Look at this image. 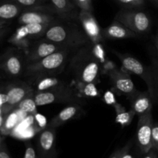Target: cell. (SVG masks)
Listing matches in <instances>:
<instances>
[{"instance_id":"obj_1","label":"cell","mask_w":158,"mask_h":158,"mask_svg":"<svg viewBox=\"0 0 158 158\" xmlns=\"http://www.w3.org/2000/svg\"><path fill=\"white\" fill-rule=\"evenodd\" d=\"M94 44L89 43L73 50L67 64L68 71L77 85L100 82L101 66Z\"/></svg>"},{"instance_id":"obj_2","label":"cell","mask_w":158,"mask_h":158,"mask_svg":"<svg viewBox=\"0 0 158 158\" xmlns=\"http://www.w3.org/2000/svg\"><path fill=\"white\" fill-rule=\"evenodd\" d=\"M44 37L73 51L90 43L79 22L63 19L52 23Z\"/></svg>"},{"instance_id":"obj_3","label":"cell","mask_w":158,"mask_h":158,"mask_svg":"<svg viewBox=\"0 0 158 158\" xmlns=\"http://www.w3.org/2000/svg\"><path fill=\"white\" fill-rule=\"evenodd\" d=\"M72 53L71 50H63L36 62L27 64L25 74L32 80L43 76L57 75L67 65Z\"/></svg>"},{"instance_id":"obj_4","label":"cell","mask_w":158,"mask_h":158,"mask_svg":"<svg viewBox=\"0 0 158 158\" xmlns=\"http://www.w3.org/2000/svg\"><path fill=\"white\" fill-rule=\"evenodd\" d=\"M113 52L120 60L123 67L122 68L123 70H125L129 74L131 73L136 74L146 83L148 86V91L151 94L154 103L157 102V92H156L154 76L151 67H147L140 60L131 55L121 54L116 50H113Z\"/></svg>"},{"instance_id":"obj_5","label":"cell","mask_w":158,"mask_h":158,"mask_svg":"<svg viewBox=\"0 0 158 158\" xmlns=\"http://www.w3.org/2000/svg\"><path fill=\"white\" fill-rule=\"evenodd\" d=\"M34 99L37 106L54 103H77L83 105L84 101L77 94L70 85H63L49 91L34 92Z\"/></svg>"},{"instance_id":"obj_6","label":"cell","mask_w":158,"mask_h":158,"mask_svg":"<svg viewBox=\"0 0 158 158\" xmlns=\"http://www.w3.org/2000/svg\"><path fill=\"white\" fill-rule=\"evenodd\" d=\"M52 23H30L21 25L9 39V42L21 50L26 51L32 42L44 37Z\"/></svg>"},{"instance_id":"obj_7","label":"cell","mask_w":158,"mask_h":158,"mask_svg":"<svg viewBox=\"0 0 158 158\" xmlns=\"http://www.w3.org/2000/svg\"><path fill=\"white\" fill-rule=\"evenodd\" d=\"M114 20L121 23L137 35L149 32L152 24L149 15L137 9H121L117 12Z\"/></svg>"},{"instance_id":"obj_8","label":"cell","mask_w":158,"mask_h":158,"mask_svg":"<svg viewBox=\"0 0 158 158\" xmlns=\"http://www.w3.org/2000/svg\"><path fill=\"white\" fill-rule=\"evenodd\" d=\"M56 10L51 3L24 9L18 18L20 25L30 23H53L60 20Z\"/></svg>"},{"instance_id":"obj_9","label":"cell","mask_w":158,"mask_h":158,"mask_svg":"<svg viewBox=\"0 0 158 158\" xmlns=\"http://www.w3.org/2000/svg\"><path fill=\"white\" fill-rule=\"evenodd\" d=\"M26 57L21 50L9 49L0 57V68L11 77H19L25 74Z\"/></svg>"},{"instance_id":"obj_10","label":"cell","mask_w":158,"mask_h":158,"mask_svg":"<svg viewBox=\"0 0 158 158\" xmlns=\"http://www.w3.org/2000/svg\"><path fill=\"white\" fill-rule=\"evenodd\" d=\"M4 92L6 93L7 102L2 107V113L9 115L17 105L27 96L33 94L34 90L29 84L23 81L14 82L6 86Z\"/></svg>"},{"instance_id":"obj_11","label":"cell","mask_w":158,"mask_h":158,"mask_svg":"<svg viewBox=\"0 0 158 158\" xmlns=\"http://www.w3.org/2000/svg\"><path fill=\"white\" fill-rule=\"evenodd\" d=\"M66 50L60 45L43 37L39 40L32 42V44L29 46L26 52V64H30L36 62L53 53Z\"/></svg>"},{"instance_id":"obj_12","label":"cell","mask_w":158,"mask_h":158,"mask_svg":"<svg viewBox=\"0 0 158 158\" xmlns=\"http://www.w3.org/2000/svg\"><path fill=\"white\" fill-rule=\"evenodd\" d=\"M36 153L38 158H57L56 129L46 126L36 137Z\"/></svg>"},{"instance_id":"obj_13","label":"cell","mask_w":158,"mask_h":158,"mask_svg":"<svg viewBox=\"0 0 158 158\" xmlns=\"http://www.w3.org/2000/svg\"><path fill=\"white\" fill-rule=\"evenodd\" d=\"M152 112L138 116L137 129V145L140 152L143 154L150 151L152 147V129H153Z\"/></svg>"},{"instance_id":"obj_14","label":"cell","mask_w":158,"mask_h":158,"mask_svg":"<svg viewBox=\"0 0 158 158\" xmlns=\"http://www.w3.org/2000/svg\"><path fill=\"white\" fill-rule=\"evenodd\" d=\"M108 76L114 89L120 94H125L127 99L137 91L129 73L123 68H112L108 71Z\"/></svg>"},{"instance_id":"obj_15","label":"cell","mask_w":158,"mask_h":158,"mask_svg":"<svg viewBox=\"0 0 158 158\" xmlns=\"http://www.w3.org/2000/svg\"><path fill=\"white\" fill-rule=\"evenodd\" d=\"M78 22L88 37L90 43L93 44H98L103 41V29H101L97 21L93 12L80 10L79 14Z\"/></svg>"},{"instance_id":"obj_16","label":"cell","mask_w":158,"mask_h":158,"mask_svg":"<svg viewBox=\"0 0 158 158\" xmlns=\"http://www.w3.org/2000/svg\"><path fill=\"white\" fill-rule=\"evenodd\" d=\"M83 114H84L83 105L77 103L69 104L49 121L47 126L56 129L69 121L78 119Z\"/></svg>"},{"instance_id":"obj_17","label":"cell","mask_w":158,"mask_h":158,"mask_svg":"<svg viewBox=\"0 0 158 158\" xmlns=\"http://www.w3.org/2000/svg\"><path fill=\"white\" fill-rule=\"evenodd\" d=\"M131 102V109L138 116L152 112L153 101L151 94L147 91H140L137 90L134 94L128 98Z\"/></svg>"},{"instance_id":"obj_18","label":"cell","mask_w":158,"mask_h":158,"mask_svg":"<svg viewBox=\"0 0 158 158\" xmlns=\"http://www.w3.org/2000/svg\"><path fill=\"white\" fill-rule=\"evenodd\" d=\"M60 19L78 22L80 9L72 0H49Z\"/></svg>"},{"instance_id":"obj_19","label":"cell","mask_w":158,"mask_h":158,"mask_svg":"<svg viewBox=\"0 0 158 158\" xmlns=\"http://www.w3.org/2000/svg\"><path fill=\"white\" fill-rule=\"evenodd\" d=\"M103 36L104 39H129L134 38L137 34L128 29L117 20H114L110 26L103 29Z\"/></svg>"},{"instance_id":"obj_20","label":"cell","mask_w":158,"mask_h":158,"mask_svg":"<svg viewBox=\"0 0 158 158\" xmlns=\"http://www.w3.org/2000/svg\"><path fill=\"white\" fill-rule=\"evenodd\" d=\"M32 81H33V86L32 87L34 90V92L49 91L63 85H68L67 81H66L63 78L57 77V75L43 76Z\"/></svg>"},{"instance_id":"obj_21","label":"cell","mask_w":158,"mask_h":158,"mask_svg":"<svg viewBox=\"0 0 158 158\" xmlns=\"http://www.w3.org/2000/svg\"><path fill=\"white\" fill-rule=\"evenodd\" d=\"M112 105L115 109L116 122L120 124L122 127L129 125L135 116V113L131 109H130L129 111L127 110L124 106H123L121 104L118 103V102H115L114 103H113Z\"/></svg>"},{"instance_id":"obj_22","label":"cell","mask_w":158,"mask_h":158,"mask_svg":"<svg viewBox=\"0 0 158 158\" xmlns=\"http://www.w3.org/2000/svg\"><path fill=\"white\" fill-rule=\"evenodd\" d=\"M23 8L14 2H0V20H9L19 16Z\"/></svg>"},{"instance_id":"obj_23","label":"cell","mask_w":158,"mask_h":158,"mask_svg":"<svg viewBox=\"0 0 158 158\" xmlns=\"http://www.w3.org/2000/svg\"><path fill=\"white\" fill-rule=\"evenodd\" d=\"M34 93L27 96L26 99H23L15 108L21 110L22 112L27 114L35 115L37 113V105L34 99Z\"/></svg>"},{"instance_id":"obj_24","label":"cell","mask_w":158,"mask_h":158,"mask_svg":"<svg viewBox=\"0 0 158 158\" xmlns=\"http://www.w3.org/2000/svg\"><path fill=\"white\" fill-rule=\"evenodd\" d=\"M12 2L19 5L24 9L35 7L46 4L49 0H11Z\"/></svg>"},{"instance_id":"obj_25","label":"cell","mask_w":158,"mask_h":158,"mask_svg":"<svg viewBox=\"0 0 158 158\" xmlns=\"http://www.w3.org/2000/svg\"><path fill=\"white\" fill-rule=\"evenodd\" d=\"M17 116L14 113H12V115L9 116L8 115L7 117H6V121H5V123L3 125V126L2 127L1 131L2 133L3 134H9L11 132V130L12 129L14 126L15 125V124L17 123Z\"/></svg>"},{"instance_id":"obj_26","label":"cell","mask_w":158,"mask_h":158,"mask_svg":"<svg viewBox=\"0 0 158 158\" xmlns=\"http://www.w3.org/2000/svg\"><path fill=\"white\" fill-rule=\"evenodd\" d=\"M124 9H140L144 6V0H117Z\"/></svg>"},{"instance_id":"obj_27","label":"cell","mask_w":158,"mask_h":158,"mask_svg":"<svg viewBox=\"0 0 158 158\" xmlns=\"http://www.w3.org/2000/svg\"><path fill=\"white\" fill-rule=\"evenodd\" d=\"M150 67H151L153 76H154L156 92H157V102H158V60L154 55L151 58V64Z\"/></svg>"},{"instance_id":"obj_28","label":"cell","mask_w":158,"mask_h":158,"mask_svg":"<svg viewBox=\"0 0 158 158\" xmlns=\"http://www.w3.org/2000/svg\"><path fill=\"white\" fill-rule=\"evenodd\" d=\"M72 1L80 10L87 11L89 12H94L92 0H72Z\"/></svg>"},{"instance_id":"obj_29","label":"cell","mask_w":158,"mask_h":158,"mask_svg":"<svg viewBox=\"0 0 158 158\" xmlns=\"http://www.w3.org/2000/svg\"><path fill=\"white\" fill-rule=\"evenodd\" d=\"M23 158H38L36 150L30 142L26 143V150Z\"/></svg>"},{"instance_id":"obj_30","label":"cell","mask_w":158,"mask_h":158,"mask_svg":"<svg viewBox=\"0 0 158 158\" xmlns=\"http://www.w3.org/2000/svg\"><path fill=\"white\" fill-rule=\"evenodd\" d=\"M152 147L158 153V122H154L152 129Z\"/></svg>"},{"instance_id":"obj_31","label":"cell","mask_w":158,"mask_h":158,"mask_svg":"<svg viewBox=\"0 0 158 158\" xmlns=\"http://www.w3.org/2000/svg\"><path fill=\"white\" fill-rule=\"evenodd\" d=\"M131 147H132V142L130 141L124 146V150L122 153L121 158H134V156L130 153V150H131Z\"/></svg>"},{"instance_id":"obj_32","label":"cell","mask_w":158,"mask_h":158,"mask_svg":"<svg viewBox=\"0 0 158 158\" xmlns=\"http://www.w3.org/2000/svg\"><path fill=\"white\" fill-rule=\"evenodd\" d=\"M0 158H12L4 142L0 147Z\"/></svg>"},{"instance_id":"obj_33","label":"cell","mask_w":158,"mask_h":158,"mask_svg":"<svg viewBox=\"0 0 158 158\" xmlns=\"http://www.w3.org/2000/svg\"><path fill=\"white\" fill-rule=\"evenodd\" d=\"M123 150H124V147H122V148L117 149L116 150L114 153L111 154V156L109 158H121L122 153H123Z\"/></svg>"},{"instance_id":"obj_34","label":"cell","mask_w":158,"mask_h":158,"mask_svg":"<svg viewBox=\"0 0 158 158\" xmlns=\"http://www.w3.org/2000/svg\"><path fill=\"white\" fill-rule=\"evenodd\" d=\"M143 158H158V154L157 152L152 148L148 153L144 154Z\"/></svg>"},{"instance_id":"obj_35","label":"cell","mask_w":158,"mask_h":158,"mask_svg":"<svg viewBox=\"0 0 158 158\" xmlns=\"http://www.w3.org/2000/svg\"><path fill=\"white\" fill-rule=\"evenodd\" d=\"M7 116L8 115H5L3 114V113H1V114H0V130H1L2 127L4 125L5 121H6Z\"/></svg>"},{"instance_id":"obj_36","label":"cell","mask_w":158,"mask_h":158,"mask_svg":"<svg viewBox=\"0 0 158 158\" xmlns=\"http://www.w3.org/2000/svg\"><path fill=\"white\" fill-rule=\"evenodd\" d=\"M153 42H154V49L158 51V31L157 33H156V35L154 36V39H153Z\"/></svg>"},{"instance_id":"obj_37","label":"cell","mask_w":158,"mask_h":158,"mask_svg":"<svg viewBox=\"0 0 158 158\" xmlns=\"http://www.w3.org/2000/svg\"><path fill=\"white\" fill-rule=\"evenodd\" d=\"M8 25H9V21H8V20H0V29L6 28V26H7Z\"/></svg>"},{"instance_id":"obj_38","label":"cell","mask_w":158,"mask_h":158,"mask_svg":"<svg viewBox=\"0 0 158 158\" xmlns=\"http://www.w3.org/2000/svg\"><path fill=\"white\" fill-rule=\"evenodd\" d=\"M6 32V28H3V29H0V37H2Z\"/></svg>"},{"instance_id":"obj_39","label":"cell","mask_w":158,"mask_h":158,"mask_svg":"<svg viewBox=\"0 0 158 158\" xmlns=\"http://www.w3.org/2000/svg\"><path fill=\"white\" fill-rule=\"evenodd\" d=\"M154 57H155L156 58H157V60H158V51L156 50H155V51H154Z\"/></svg>"},{"instance_id":"obj_40","label":"cell","mask_w":158,"mask_h":158,"mask_svg":"<svg viewBox=\"0 0 158 158\" xmlns=\"http://www.w3.org/2000/svg\"><path fill=\"white\" fill-rule=\"evenodd\" d=\"M3 143V139H2V137L1 136H0V147H1V145Z\"/></svg>"},{"instance_id":"obj_41","label":"cell","mask_w":158,"mask_h":158,"mask_svg":"<svg viewBox=\"0 0 158 158\" xmlns=\"http://www.w3.org/2000/svg\"><path fill=\"white\" fill-rule=\"evenodd\" d=\"M154 1H155L156 3H157V4L158 5V0H154Z\"/></svg>"}]
</instances>
